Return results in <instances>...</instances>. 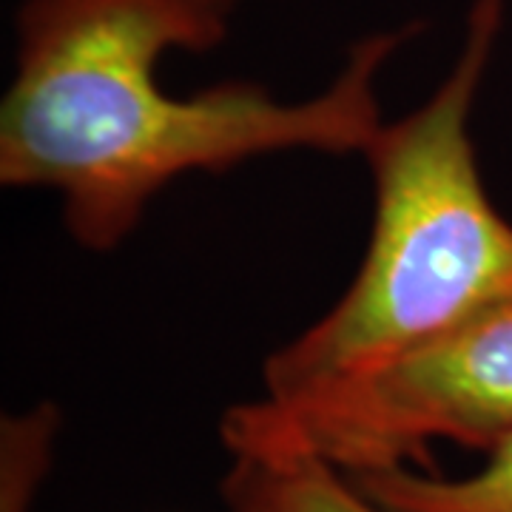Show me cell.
Segmentation results:
<instances>
[{
	"instance_id": "1",
	"label": "cell",
	"mask_w": 512,
	"mask_h": 512,
	"mask_svg": "<svg viewBox=\"0 0 512 512\" xmlns=\"http://www.w3.org/2000/svg\"><path fill=\"white\" fill-rule=\"evenodd\" d=\"M234 0H26L0 106V183L55 191L72 237L111 251L185 174L285 151L365 154L382 131L379 80L421 23L362 37L319 94L282 103L256 83L165 94L157 63L205 52Z\"/></svg>"
},
{
	"instance_id": "2",
	"label": "cell",
	"mask_w": 512,
	"mask_h": 512,
	"mask_svg": "<svg viewBox=\"0 0 512 512\" xmlns=\"http://www.w3.org/2000/svg\"><path fill=\"white\" fill-rule=\"evenodd\" d=\"M504 0H473L453 69L362 154L373 225L342 299L262 365V399L288 402L436 342L512 282V225L481 180L473 109Z\"/></svg>"
},
{
	"instance_id": "3",
	"label": "cell",
	"mask_w": 512,
	"mask_h": 512,
	"mask_svg": "<svg viewBox=\"0 0 512 512\" xmlns=\"http://www.w3.org/2000/svg\"><path fill=\"white\" fill-rule=\"evenodd\" d=\"M512 430V282L436 342L299 399L256 396L220 421L228 456H313L348 476L413 467L433 444L487 450Z\"/></svg>"
},
{
	"instance_id": "4",
	"label": "cell",
	"mask_w": 512,
	"mask_h": 512,
	"mask_svg": "<svg viewBox=\"0 0 512 512\" xmlns=\"http://www.w3.org/2000/svg\"><path fill=\"white\" fill-rule=\"evenodd\" d=\"M220 490L228 512H390L345 470L313 456L237 453Z\"/></svg>"
},
{
	"instance_id": "5",
	"label": "cell",
	"mask_w": 512,
	"mask_h": 512,
	"mask_svg": "<svg viewBox=\"0 0 512 512\" xmlns=\"http://www.w3.org/2000/svg\"><path fill=\"white\" fill-rule=\"evenodd\" d=\"M353 481L390 512H512V430L484 450V464L467 476L393 467Z\"/></svg>"
},
{
	"instance_id": "6",
	"label": "cell",
	"mask_w": 512,
	"mask_h": 512,
	"mask_svg": "<svg viewBox=\"0 0 512 512\" xmlns=\"http://www.w3.org/2000/svg\"><path fill=\"white\" fill-rule=\"evenodd\" d=\"M60 416L52 404L6 416L0 424V512H32L52 467Z\"/></svg>"
}]
</instances>
